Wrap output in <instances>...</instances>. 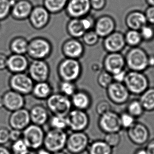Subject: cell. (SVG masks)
Wrapping results in <instances>:
<instances>
[{"label": "cell", "mask_w": 154, "mask_h": 154, "mask_svg": "<svg viewBox=\"0 0 154 154\" xmlns=\"http://www.w3.org/2000/svg\"><path fill=\"white\" fill-rule=\"evenodd\" d=\"M62 52L65 58L79 60L85 53V48L82 42L77 38H71L65 41L62 45Z\"/></svg>", "instance_id": "18"}, {"label": "cell", "mask_w": 154, "mask_h": 154, "mask_svg": "<svg viewBox=\"0 0 154 154\" xmlns=\"http://www.w3.org/2000/svg\"><path fill=\"white\" fill-rule=\"evenodd\" d=\"M143 41L150 42L154 40V26L147 24L139 31Z\"/></svg>", "instance_id": "43"}, {"label": "cell", "mask_w": 154, "mask_h": 154, "mask_svg": "<svg viewBox=\"0 0 154 154\" xmlns=\"http://www.w3.org/2000/svg\"><path fill=\"white\" fill-rule=\"evenodd\" d=\"M103 69L112 75L125 69V57L121 53H107L103 62Z\"/></svg>", "instance_id": "19"}, {"label": "cell", "mask_w": 154, "mask_h": 154, "mask_svg": "<svg viewBox=\"0 0 154 154\" xmlns=\"http://www.w3.org/2000/svg\"><path fill=\"white\" fill-rule=\"evenodd\" d=\"M91 9L95 11L104 10L107 3V0H90Z\"/></svg>", "instance_id": "48"}, {"label": "cell", "mask_w": 154, "mask_h": 154, "mask_svg": "<svg viewBox=\"0 0 154 154\" xmlns=\"http://www.w3.org/2000/svg\"><path fill=\"white\" fill-rule=\"evenodd\" d=\"M98 126L100 131L105 134L120 133L123 129L121 126L119 114L112 110L100 116Z\"/></svg>", "instance_id": "11"}, {"label": "cell", "mask_w": 154, "mask_h": 154, "mask_svg": "<svg viewBox=\"0 0 154 154\" xmlns=\"http://www.w3.org/2000/svg\"><path fill=\"white\" fill-rule=\"evenodd\" d=\"M34 84L29 74L25 73L13 74L8 80L11 90L24 96L31 94Z\"/></svg>", "instance_id": "9"}, {"label": "cell", "mask_w": 154, "mask_h": 154, "mask_svg": "<svg viewBox=\"0 0 154 154\" xmlns=\"http://www.w3.org/2000/svg\"><path fill=\"white\" fill-rule=\"evenodd\" d=\"M52 52V43L46 38L38 36L29 41L26 54L32 60H45L51 55Z\"/></svg>", "instance_id": "3"}, {"label": "cell", "mask_w": 154, "mask_h": 154, "mask_svg": "<svg viewBox=\"0 0 154 154\" xmlns=\"http://www.w3.org/2000/svg\"><path fill=\"white\" fill-rule=\"evenodd\" d=\"M29 113L32 124L42 127L48 123L50 117L47 107L41 104H36L32 106Z\"/></svg>", "instance_id": "25"}, {"label": "cell", "mask_w": 154, "mask_h": 154, "mask_svg": "<svg viewBox=\"0 0 154 154\" xmlns=\"http://www.w3.org/2000/svg\"><path fill=\"white\" fill-rule=\"evenodd\" d=\"M127 136L134 144L142 146L148 142L150 136L148 127L143 123L137 122L126 130Z\"/></svg>", "instance_id": "16"}, {"label": "cell", "mask_w": 154, "mask_h": 154, "mask_svg": "<svg viewBox=\"0 0 154 154\" xmlns=\"http://www.w3.org/2000/svg\"><path fill=\"white\" fill-rule=\"evenodd\" d=\"M58 87L60 93L69 98H71L79 90L75 82H73L60 81Z\"/></svg>", "instance_id": "37"}, {"label": "cell", "mask_w": 154, "mask_h": 154, "mask_svg": "<svg viewBox=\"0 0 154 154\" xmlns=\"http://www.w3.org/2000/svg\"><path fill=\"white\" fill-rule=\"evenodd\" d=\"M15 0H0V22L4 21L11 15Z\"/></svg>", "instance_id": "38"}, {"label": "cell", "mask_w": 154, "mask_h": 154, "mask_svg": "<svg viewBox=\"0 0 154 154\" xmlns=\"http://www.w3.org/2000/svg\"><path fill=\"white\" fill-rule=\"evenodd\" d=\"M50 129H57L67 131L68 124L66 116L52 115L50 117L48 123Z\"/></svg>", "instance_id": "36"}, {"label": "cell", "mask_w": 154, "mask_h": 154, "mask_svg": "<svg viewBox=\"0 0 154 154\" xmlns=\"http://www.w3.org/2000/svg\"><path fill=\"white\" fill-rule=\"evenodd\" d=\"M119 115L122 129L127 130L136 122V119L126 111L119 114Z\"/></svg>", "instance_id": "44"}, {"label": "cell", "mask_w": 154, "mask_h": 154, "mask_svg": "<svg viewBox=\"0 0 154 154\" xmlns=\"http://www.w3.org/2000/svg\"><path fill=\"white\" fill-rule=\"evenodd\" d=\"M83 43L89 47L95 46L98 43L100 38L94 29L86 32L82 37Z\"/></svg>", "instance_id": "40"}, {"label": "cell", "mask_w": 154, "mask_h": 154, "mask_svg": "<svg viewBox=\"0 0 154 154\" xmlns=\"http://www.w3.org/2000/svg\"><path fill=\"white\" fill-rule=\"evenodd\" d=\"M127 71L126 69H123L122 71H119L117 73H115L114 74L112 75L113 81L117 83H124L125 81V78L127 75Z\"/></svg>", "instance_id": "49"}, {"label": "cell", "mask_w": 154, "mask_h": 154, "mask_svg": "<svg viewBox=\"0 0 154 154\" xmlns=\"http://www.w3.org/2000/svg\"><path fill=\"white\" fill-rule=\"evenodd\" d=\"M29 41L23 36H17L11 40L9 48L12 54L26 55L27 53Z\"/></svg>", "instance_id": "31"}, {"label": "cell", "mask_w": 154, "mask_h": 154, "mask_svg": "<svg viewBox=\"0 0 154 154\" xmlns=\"http://www.w3.org/2000/svg\"><path fill=\"white\" fill-rule=\"evenodd\" d=\"M36 154H52V152H50L49 150L46 149L43 147L36 150Z\"/></svg>", "instance_id": "56"}, {"label": "cell", "mask_w": 154, "mask_h": 154, "mask_svg": "<svg viewBox=\"0 0 154 154\" xmlns=\"http://www.w3.org/2000/svg\"><path fill=\"white\" fill-rule=\"evenodd\" d=\"M3 97L2 96H0V108L3 107Z\"/></svg>", "instance_id": "58"}, {"label": "cell", "mask_w": 154, "mask_h": 154, "mask_svg": "<svg viewBox=\"0 0 154 154\" xmlns=\"http://www.w3.org/2000/svg\"><path fill=\"white\" fill-rule=\"evenodd\" d=\"M124 84L130 94L140 96L149 88V81L144 72L129 71Z\"/></svg>", "instance_id": "4"}, {"label": "cell", "mask_w": 154, "mask_h": 154, "mask_svg": "<svg viewBox=\"0 0 154 154\" xmlns=\"http://www.w3.org/2000/svg\"><path fill=\"white\" fill-rule=\"evenodd\" d=\"M68 134L67 131L50 129L45 133L43 147L52 153L65 149Z\"/></svg>", "instance_id": "7"}, {"label": "cell", "mask_w": 154, "mask_h": 154, "mask_svg": "<svg viewBox=\"0 0 154 154\" xmlns=\"http://www.w3.org/2000/svg\"><path fill=\"white\" fill-rule=\"evenodd\" d=\"M22 138V131L12 129L10 131V140L14 142Z\"/></svg>", "instance_id": "51"}, {"label": "cell", "mask_w": 154, "mask_h": 154, "mask_svg": "<svg viewBox=\"0 0 154 154\" xmlns=\"http://www.w3.org/2000/svg\"><path fill=\"white\" fill-rule=\"evenodd\" d=\"M52 154H68L66 152H64L63 150L62 151H60V152H54V153H52Z\"/></svg>", "instance_id": "59"}, {"label": "cell", "mask_w": 154, "mask_h": 154, "mask_svg": "<svg viewBox=\"0 0 154 154\" xmlns=\"http://www.w3.org/2000/svg\"><path fill=\"white\" fill-rule=\"evenodd\" d=\"M53 88L48 81L35 83L31 94L34 98L40 100H46L52 95Z\"/></svg>", "instance_id": "28"}, {"label": "cell", "mask_w": 154, "mask_h": 154, "mask_svg": "<svg viewBox=\"0 0 154 154\" xmlns=\"http://www.w3.org/2000/svg\"><path fill=\"white\" fill-rule=\"evenodd\" d=\"M90 138L85 131L71 132L68 134L65 149L71 154H82L86 152Z\"/></svg>", "instance_id": "8"}, {"label": "cell", "mask_w": 154, "mask_h": 154, "mask_svg": "<svg viewBox=\"0 0 154 154\" xmlns=\"http://www.w3.org/2000/svg\"><path fill=\"white\" fill-rule=\"evenodd\" d=\"M27 154H36V151L30 150V152Z\"/></svg>", "instance_id": "61"}, {"label": "cell", "mask_w": 154, "mask_h": 154, "mask_svg": "<svg viewBox=\"0 0 154 154\" xmlns=\"http://www.w3.org/2000/svg\"><path fill=\"white\" fill-rule=\"evenodd\" d=\"M27 71L35 83L48 81L50 76V67L45 60H32L29 63Z\"/></svg>", "instance_id": "12"}, {"label": "cell", "mask_w": 154, "mask_h": 154, "mask_svg": "<svg viewBox=\"0 0 154 154\" xmlns=\"http://www.w3.org/2000/svg\"><path fill=\"white\" fill-rule=\"evenodd\" d=\"M92 10L90 0H69L65 11L70 19H81Z\"/></svg>", "instance_id": "14"}, {"label": "cell", "mask_w": 154, "mask_h": 154, "mask_svg": "<svg viewBox=\"0 0 154 154\" xmlns=\"http://www.w3.org/2000/svg\"><path fill=\"white\" fill-rule=\"evenodd\" d=\"M8 123L12 129L23 131L31 124L29 110L23 108L11 112L8 118Z\"/></svg>", "instance_id": "21"}, {"label": "cell", "mask_w": 154, "mask_h": 154, "mask_svg": "<svg viewBox=\"0 0 154 154\" xmlns=\"http://www.w3.org/2000/svg\"><path fill=\"white\" fill-rule=\"evenodd\" d=\"M33 7L30 0H15L10 16L15 20L24 21L29 19Z\"/></svg>", "instance_id": "23"}, {"label": "cell", "mask_w": 154, "mask_h": 154, "mask_svg": "<svg viewBox=\"0 0 154 154\" xmlns=\"http://www.w3.org/2000/svg\"><path fill=\"white\" fill-rule=\"evenodd\" d=\"M70 98L72 107L75 109L87 111L92 106V97L85 90H77Z\"/></svg>", "instance_id": "26"}, {"label": "cell", "mask_w": 154, "mask_h": 154, "mask_svg": "<svg viewBox=\"0 0 154 154\" xmlns=\"http://www.w3.org/2000/svg\"><path fill=\"white\" fill-rule=\"evenodd\" d=\"M57 71L60 81L76 82L81 76L83 68L79 60L65 58L59 63Z\"/></svg>", "instance_id": "2"}, {"label": "cell", "mask_w": 154, "mask_h": 154, "mask_svg": "<svg viewBox=\"0 0 154 154\" xmlns=\"http://www.w3.org/2000/svg\"><path fill=\"white\" fill-rule=\"evenodd\" d=\"M126 46L124 34L121 32L115 31L103 38V47L107 53H121Z\"/></svg>", "instance_id": "17"}, {"label": "cell", "mask_w": 154, "mask_h": 154, "mask_svg": "<svg viewBox=\"0 0 154 154\" xmlns=\"http://www.w3.org/2000/svg\"><path fill=\"white\" fill-rule=\"evenodd\" d=\"M139 100L145 112L154 111V87H149L140 95Z\"/></svg>", "instance_id": "32"}, {"label": "cell", "mask_w": 154, "mask_h": 154, "mask_svg": "<svg viewBox=\"0 0 154 154\" xmlns=\"http://www.w3.org/2000/svg\"><path fill=\"white\" fill-rule=\"evenodd\" d=\"M115 19L109 15H103L96 19L94 30L100 38H106L116 31Z\"/></svg>", "instance_id": "20"}, {"label": "cell", "mask_w": 154, "mask_h": 154, "mask_svg": "<svg viewBox=\"0 0 154 154\" xmlns=\"http://www.w3.org/2000/svg\"><path fill=\"white\" fill-rule=\"evenodd\" d=\"M124 57L126 67L129 71L144 72L148 69V54L140 46L131 48Z\"/></svg>", "instance_id": "1"}, {"label": "cell", "mask_w": 154, "mask_h": 154, "mask_svg": "<svg viewBox=\"0 0 154 154\" xmlns=\"http://www.w3.org/2000/svg\"><path fill=\"white\" fill-rule=\"evenodd\" d=\"M127 103L125 111L131 115L132 116L137 119L143 115L145 110L139 99L131 100Z\"/></svg>", "instance_id": "35"}, {"label": "cell", "mask_w": 154, "mask_h": 154, "mask_svg": "<svg viewBox=\"0 0 154 154\" xmlns=\"http://www.w3.org/2000/svg\"><path fill=\"white\" fill-rule=\"evenodd\" d=\"M69 0H43V6L51 14H56L65 10Z\"/></svg>", "instance_id": "33"}, {"label": "cell", "mask_w": 154, "mask_h": 154, "mask_svg": "<svg viewBox=\"0 0 154 154\" xmlns=\"http://www.w3.org/2000/svg\"><path fill=\"white\" fill-rule=\"evenodd\" d=\"M125 43L129 48H135L140 46L143 41L139 31L128 29L124 33Z\"/></svg>", "instance_id": "34"}, {"label": "cell", "mask_w": 154, "mask_h": 154, "mask_svg": "<svg viewBox=\"0 0 154 154\" xmlns=\"http://www.w3.org/2000/svg\"><path fill=\"white\" fill-rule=\"evenodd\" d=\"M147 1L148 2V3L150 4L151 6H154V0H147Z\"/></svg>", "instance_id": "60"}, {"label": "cell", "mask_w": 154, "mask_h": 154, "mask_svg": "<svg viewBox=\"0 0 154 154\" xmlns=\"http://www.w3.org/2000/svg\"><path fill=\"white\" fill-rule=\"evenodd\" d=\"M8 56L6 54L0 53V71L6 69Z\"/></svg>", "instance_id": "52"}, {"label": "cell", "mask_w": 154, "mask_h": 154, "mask_svg": "<svg viewBox=\"0 0 154 154\" xmlns=\"http://www.w3.org/2000/svg\"><path fill=\"white\" fill-rule=\"evenodd\" d=\"M10 131L8 128L4 126H0V145H4L10 142Z\"/></svg>", "instance_id": "47"}, {"label": "cell", "mask_w": 154, "mask_h": 154, "mask_svg": "<svg viewBox=\"0 0 154 154\" xmlns=\"http://www.w3.org/2000/svg\"><path fill=\"white\" fill-rule=\"evenodd\" d=\"M82 25L86 32L94 29L96 19L93 15L89 14L81 19Z\"/></svg>", "instance_id": "45"}, {"label": "cell", "mask_w": 154, "mask_h": 154, "mask_svg": "<svg viewBox=\"0 0 154 154\" xmlns=\"http://www.w3.org/2000/svg\"><path fill=\"white\" fill-rule=\"evenodd\" d=\"M145 149L148 154H154V139H152L148 142Z\"/></svg>", "instance_id": "53"}, {"label": "cell", "mask_w": 154, "mask_h": 154, "mask_svg": "<svg viewBox=\"0 0 154 154\" xmlns=\"http://www.w3.org/2000/svg\"><path fill=\"white\" fill-rule=\"evenodd\" d=\"M29 64L26 55L12 54L8 56L6 69L12 74L25 73Z\"/></svg>", "instance_id": "24"}, {"label": "cell", "mask_w": 154, "mask_h": 154, "mask_svg": "<svg viewBox=\"0 0 154 154\" xmlns=\"http://www.w3.org/2000/svg\"><path fill=\"white\" fill-rule=\"evenodd\" d=\"M3 107L11 112L24 108L25 97L17 92L10 90L2 95Z\"/></svg>", "instance_id": "22"}, {"label": "cell", "mask_w": 154, "mask_h": 154, "mask_svg": "<svg viewBox=\"0 0 154 154\" xmlns=\"http://www.w3.org/2000/svg\"><path fill=\"white\" fill-rule=\"evenodd\" d=\"M45 135L43 127L31 123L22 131V140L30 150L36 151L43 146Z\"/></svg>", "instance_id": "6"}, {"label": "cell", "mask_w": 154, "mask_h": 154, "mask_svg": "<svg viewBox=\"0 0 154 154\" xmlns=\"http://www.w3.org/2000/svg\"><path fill=\"white\" fill-rule=\"evenodd\" d=\"M46 101V107L52 115L66 116L73 108L71 98L60 92L53 93Z\"/></svg>", "instance_id": "5"}, {"label": "cell", "mask_w": 154, "mask_h": 154, "mask_svg": "<svg viewBox=\"0 0 154 154\" xmlns=\"http://www.w3.org/2000/svg\"><path fill=\"white\" fill-rule=\"evenodd\" d=\"M66 31L71 38L77 39L81 38L86 32L81 19H70L67 23Z\"/></svg>", "instance_id": "29"}, {"label": "cell", "mask_w": 154, "mask_h": 154, "mask_svg": "<svg viewBox=\"0 0 154 154\" xmlns=\"http://www.w3.org/2000/svg\"><path fill=\"white\" fill-rule=\"evenodd\" d=\"M97 82L98 85L103 89L106 90L109 86L114 82L112 76L110 73L103 69L98 73L97 78Z\"/></svg>", "instance_id": "39"}, {"label": "cell", "mask_w": 154, "mask_h": 154, "mask_svg": "<svg viewBox=\"0 0 154 154\" xmlns=\"http://www.w3.org/2000/svg\"><path fill=\"white\" fill-rule=\"evenodd\" d=\"M86 152L88 154H112L113 148L104 140H97L90 142Z\"/></svg>", "instance_id": "30"}, {"label": "cell", "mask_w": 154, "mask_h": 154, "mask_svg": "<svg viewBox=\"0 0 154 154\" xmlns=\"http://www.w3.org/2000/svg\"><path fill=\"white\" fill-rule=\"evenodd\" d=\"M68 129L71 132L85 131L90 124V119L86 111L72 108L66 116Z\"/></svg>", "instance_id": "10"}, {"label": "cell", "mask_w": 154, "mask_h": 154, "mask_svg": "<svg viewBox=\"0 0 154 154\" xmlns=\"http://www.w3.org/2000/svg\"><path fill=\"white\" fill-rule=\"evenodd\" d=\"M103 140L112 148H114L121 144L122 137L120 133L106 134Z\"/></svg>", "instance_id": "42"}, {"label": "cell", "mask_w": 154, "mask_h": 154, "mask_svg": "<svg viewBox=\"0 0 154 154\" xmlns=\"http://www.w3.org/2000/svg\"><path fill=\"white\" fill-rule=\"evenodd\" d=\"M10 150L12 154H27L31 150L22 138L12 142Z\"/></svg>", "instance_id": "41"}, {"label": "cell", "mask_w": 154, "mask_h": 154, "mask_svg": "<svg viewBox=\"0 0 154 154\" xmlns=\"http://www.w3.org/2000/svg\"><path fill=\"white\" fill-rule=\"evenodd\" d=\"M106 90L107 97L113 104L122 105L129 101L131 94L124 83L113 82Z\"/></svg>", "instance_id": "13"}, {"label": "cell", "mask_w": 154, "mask_h": 154, "mask_svg": "<svg viewBox=\"0 0 154 154\" xmlns=\"http://www.w3.org/2000/svg\"><path fill=\"white\" fill-rule=\"evenodd\" d=\"M134 154H148V153L145 148H140L136 150Z\"/></svg>", "instance_id": "57"}, {"label": "cell", "mask_w": 154, "mask_h": 154, "mask_svg": "<svg viewBox=\"0 0 154 154\" xmlns=\"http://www.w3.org/2000/svg\"><path fill=\"white\" fill-rule=\"evenodd\" d=\"M30 24L34 29L41 30L48 25L51 19V14L43 5L34 6L29 17Z\"/></svg>", "instance_id": "15"}, {"label": "cell", "mask_w": 154, "mask_h": 154, "mask_svg": "<svg viewBox=\"0 0 154 154\" xmlns=\"http://www.w3.org/2000/svg\"><path fill=\"white\" fill-rule=\"evenodd\" d=\"M95 109L97 114L100 116L112 110L110 103L106 100L100 101L96 105Z\"/></svg>", "instance_id": "46"}, {"label": "cell", "mask_w": 154, "mask_h": 154, "mask_svg": "<svg viewBox=\"0 0 154 154\" xmlns=\"http://www.w3.org/2000/svg\"><path fill=\"white\" fill-rule=\"evenodd\" d=\"M125 24L129 29L140 31L148 23L145 13L135 11L127 14L125 17Z\"/></svg>", "instance_id": "27"}, {"label": "cell", "mask_w": 154, "mask_h": 154, "mask_svg": "<svg viewBox=\"0 0 154 154\" xmlns=\"http://www.w3.org/2000/svg\"><path fill=\"white\" fill-rule=\"evenodd\" d=\"M147 23L150 25H154V6L149 7L145 13Z\"/></svg>", "instance_id": "50"}, {"label": "cell", "mask_w": 154, "mask_h": 154, "mask_svg": "<svg viewBox=\"0 0 154 154\" xmlns=\"http://www.w3.org/2000/svg\"><path fill=\"white\" fill-rule=\"evenodd\" d=\"M148 69L154 68V54H148Z\"/></svg>", "instance_id": "54"}, {"label": "cell", "mask_w": 154, "mask_h": 154, "mask_svg": "<svg viewBox=\"0 0 154 154\" xmlns=\"http://www.w3.org/2000/svg\"><path fill=\"white\" fill-rule=\"evenodd\" d=\"M0 154H12L10 149L5 146L0 145Z\"/></svg>", "instance_id": "55"}]
</instances>
